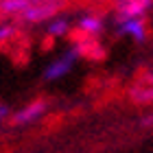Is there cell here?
<instances>
[{
	"label": "cell",
	"instance_id": "cell-1",
	"mask_svg": "<svg viewBox=\"0 0 153 153\" xmlns=\"http://www.w3.org/2000/svg\"><path fill=\"white\" fill-rule=\"evenodd\" d=\"M61 2H33L18 20L22 24H42V22H51L53 18H57V13L61 11Z\"/></svg>",
	"mask_w": 153,
	"mask_h": 153
},
{
	"label": "cell",
	"instance_id": "cell-2",
	"mask_svg": "<svg viewBox=\"0 0 153 153\" xmlns=\"http://www.w3.org/2000/svg\"><path fill=\"white\" fill-rule=\"evenodd\" d=\"M48 107H51V101H48V99H35V101H31L29 105H24L22 109L13 112L9 123L13 125V127H26V125H33L35 120H39V118L48 112Z\"/></svg>",
	"mask_w": 153,
	"mask_h": 153
},
{
	"label": "cell",
	"instance_id": "cell-3",
	"mask_svg": "<svg viewBox=\"0 0 153 153\" xmlns=\"http://www.w3.org/2000/svg\"><path fill=\"white\" fill-rule=\"evenodd\" d=\"M79 57H81V55H79V48L72 46L66 55H61L59 59H55L53 64H48V66H46V70H44V79H46V81H55V79H61V76H66L68 72L72 70L74 61L79 59Z\"/></svg>",
	"mask_w": 153,
	"mask_h": 153
},
{
	"label": "cell",
	"instance_id": "cell-4",
	"mask_svg": "<svg viewBox=\"0 0 153 153\" xmlns=\"http://www.w3.org/2000/svg\"><path fill=\"white\" fill-rule=\"evenodd\" d=\"M149 7H151V2H147V0H125V2H118L116 4V22L142 18Z\"/></svg>",
	"mask_w": 153,
	"mask_h": 153
},
{
	"label": "cell",
	"instance_id": "cell-5",
	"mask_svg": "<svg viewBox=\"0 0 153 153\" xmlns=\"http://www.w3.org/2000/svg\"><path fill=\"white\" fill-rule=\"evenodd\" d=\"M118 24V35H131L136 42H144L147 39V20L144 18H136V20H123Z\"/></svg>",
	"mask_w": 153,
	"mask_h": 153
},
{
	"label": "cell",
	"instance_id": "cell-6",
	"mask_svg": "<svg viewBox=\"0 0 153 153\" xmlns=\"http://www.w3.org/2000/svg\"><path fill=\"white\" fill-rule=\"evenodd\" d=\"M103 29H105V24H103V18L96 16V13H88V16L79 18V22H76V31L85 33V35H90V37L101 35Z\"/></svg>",
	"mask_w": 153,
	"mask_h": 153
},
{
	"label": "cell",
	"instance_id": "cell-7",
	"mask_svg": "<svg viewBox=\"0 0 153 153\" xmlns=\"http://www.w3.org/2000/svg\"><path fill=\"white\" fill-rule=\"evenodd\" d=\"M129 99H131V103H136V105H151L153 103V88L136 83V85L129 90Z\"/></svg>",
	"mask_w": 153,
	"mask_h": 153
},
{
	"label": "cell",
	"instance_id": "cell-8",
	"mask_svg": "<svg viewBox=\"0 0 153 153\" xmlns=\"http://www.w3.org/2000/svg\"><path fill=\"white\" fill-rule=\"evenodd\" d=\"M31 4H33L31 0H2L0 2V13L2 16H18L20 18Z\"/></svg>",
	"mask_w": 153,
	"mask_h": 153
},
{
	"label": "cell",
	"instance_id": "cell-9",
	"mask_svg": "<svg viewBox=\"0 0 153 153\" xmlns=\"http://www.w3.org/2000/svg\"><path fill=\"white\" fill-rule=\"evenodd\" d=\"M46 33H48L51 39L68 35V33H70V22H68V18H53L51 22L46 24Z\"/></svg>",
	"mask_w": 153,
	"mask_h": 153
},
{
	"label": "cell",
	"instance_id": "cell-10",
	"mask_svg": "<svg viewBox=\"0 0 153 153\" xmlns=\"http://www.w3.org/2000/svg\"><path fill=\"white\" fill-rule=\"evenodd\" d=\"M16 33H18L16 24H0V42H9Z\"/></svg>",
	"mask_w": 153,
	"mask_h": 153
},
{
	"label": "cell",
	"instance_id": "cell-11",
	"mask_svg": "<svg viewBox=\"0 0 153 153\" xmlns=\"http://www.w3.org/2000/svg\"><path fill=\"white\" fill-rule=\"evenodd\" d=\"M11 107L9 105H4V103H0V127L7 123V120H11Z\"/></svg>",
	"mask_w": 153,
	"mask_h": 153
},
{
	"label": "cell",
	"instance_id": "cell-12",
	"mask_svg": "<svg viewBox=\"0 0 153 153\" xmlns=\"http://www.w3.org/2000/svg\"><path fill=\"white\" fill-rule=\"evenodd\" d=\"M140 125H142V127H153V114L151 116H144L140 120Z\"/></svg>",
	"mask_w": 153,
	"mask_h": 153
}]
</instances>
